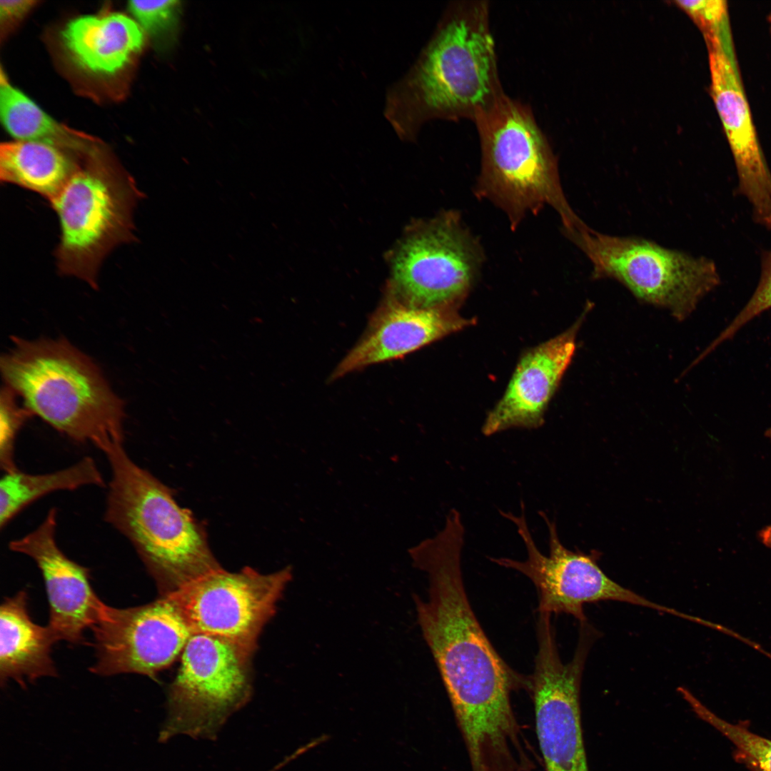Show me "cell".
<instances>
[{
	"mask_svg": "<svg viewBox=\"0 0 771 771\" xmlns=\"http://www.w3.org/2000/svg\"><path fill=\"white\" fill-rule=\"evenodd\" d=\"M102 452L111 473L104 520L131 543L161 595L221 568L203 527L168 487L133 462L123 443Z\"/></svg>",
	"mask_w": 771,
	"mask_h": 771,
	"instance_id": "4",
	"label": "cell"
},
{
	"mask_svg": "<svg viewBox=\"0 0 771 771\" xmlns=\"http://www.w3.org/2000/svg\"><path fill=\"white\" fill-rule=\"evenodd\" d=\"M538 652L527 690L534 703L536 734L546 771H589L584 746L580 690L585 661L598 636L580 625L575 652L563 663L548 615L537 620Z\"/></svg>",
	"mask_w": 771,
	"mask_h": 771,
	"instance_id": "9",
	"label": "cell"
},
{
	"mask_svg": "<svg viewBox=\"0 0 771 771\" xmlns=\"http://www.w3.org/2000/svg\"><path fill=\"white\" fill-rule=\"evenodd\" d=\"M11 341L1 376L33 415L101 451L124 443V401L88 356L64 338Z\"/></svg>",
	"mask_w": 771,
	"mask_h": 771,
	"instance_id": "3",
	"label": "cell"
},
{
	"mask_svg": "<svg viewBox=\"0 0 771 771\" xmlns=\"http://www.w3.org/2000/svg\"><path fill=\"white\" fill-rule=\"evenodd\" d=\"M771 308V249L761 253V271L757 285L748 301L727 326L703 351L707 356L734 336L752 319Z\"/></svg>",
	"mask_w": 771,
	"mask_h": 771,
	"instance_id": "25",
	"label": "cell"
},
{
	"mask_svg": "<svg viewBox=\"0 0 771 771\" xmlns=\"http://www.w3.org/2000/svg\"><path fill=\"white\" fill-rule=\"evenodd\" d=\"M585 314L567 331L527 351L482 427L485 435L511 428H536L569 366Z\"/></svg>",
	"mask_w": 771,
	"mask_h": 771,
	"instance_id": "17",
	"label": "cell"
},
{
	"mask_svg": "<svg viewBox=\"0 0 771 771\" xmlns=\"http://www.w3.org/2000/svg\"><path fill=\"white\" fill-rule=\"evenodd\" d=\"M506 513L505 518L514 523L528 552L525 561L508 558H490L499 565L518 570L535 585L538 594V613H566L586 620L583 605L588 603L614 600L630 603L660 613L678 616L677 610L655 603L620 585L608 577L596 563L593 555L573 552L559 540L556 525L540 511L549 533V555L536 546L525 517Z\"/></svg>",
	"mask_w": 771,
	"mask_h": 771,
	"instance_id": "12",
	"label": "cell"
},
{
	"mask_svg": "<svg viewBox=\"0 0 771 771\" xmlns=\"http://www.w3.org/2000/svg\"><path fill=\"white\" fill-rule=\"evenodd\" d=\"M470 323L449 308L411 306L391 293L373 314L360 341L333 371L330 381L375 363L403 358Z\"/></svg>",
	"mask_w": 771,
	"mask_h": 771,
	"instance_id": "16",
	"label": "cell"
},
{
	"mask_svg": "<svg viewBox=\"0 0 771 771\" xmlns=\"http://www.w3.org/2000/svg\"><path fill=\"white\" fill-rule=\"evenodd\" d=\"M143 193L133 178L99 145L50 203L60 224L59 273L98 288L104 258L136 240L133 213Z\"/></svg>",
	"mask_w": 771,
	"mask_h": 771,
	"instance_id": "6",
	"label": "cell"
},
{
	"mask_svg": "<svg viewBox=\"0 0 771 771\" xmlns=\"http://www.w3.org/2000/svg\"><path fill=\"white\" fill-rule=\"evenodd\" d=\"M91 629L96 660L90 670L102 676L136 673L156 678L181 656L193 635L166 595L127 608L106 604Z\"/></svg>",
	"mask_w": 771,
	"mask_h": 771,
	"instance_id": "13",
	"label": "cell"
},
{
	"mask_svg": "<svg viewBox=\"0 0 771 771\" xmlns=\"http://www.w3.org/2000/svg\"><path fill=\"white\" fill-rule=\"evenodd\" d=\"M768 19H769V22H770V30H771V13L770 14V15L768 16Z\"/></svg>",
	"mask_w": 771,
	"mask_h": 771,
	"instance_id": "31",
	"label": "cell"
},
{
	"mask_svg": "<svg viewBox=\"0 0 771 771\" xmlns=\"http://www.w3.org/2000/svg\"><path fill=\"white\" fill-rule=\"evenodd\" d=\"M37 1L30 0L0 1V19L1 29L7 30L19 21L34 7Z\"/></svg>",
	"mask_w": 771,
	"mask_h": 771,
	"instance_id": "28",
	"label": "cell"
},
{
	"mask_svg": "<svg viewBox=\"0 0 771 771\" xmlns=\"http://www.w3.org/2000/svg\"><path fill=\"white\" fill-rule=\"evenodd\" d=\"M253 651L226 639L194 633L168 691V717L160 740L186 734L213 739L251 695Z\"/></svg>",
	"mask_w": 771,
	"mask_h": 771,
	"instance_id": "8",
	"label": "cell"
},
{
	"mask_svg": "<svg viewBox=\"0 0 771 771\" xmlns=\"http://www.w3.org/2000/svg\"><path fill=\"white\" fill-rule=\"evenodd\" d=\"M57 510L51 508L33 531L10 541L11 551L31 558L40 570L49 604V627L57 641L79 643L105 603L90 583L89 570L69 558L56 540Z\"/></svg>",
	"mask_w": 771,
	"mask_h": 771,
	"instance_id": "15",
	"label": "cell"
},
{
	"mask_svg": "<svg viewBox=\"0 0 771 771\" xmlns=\"http://www.w3.org/2000/svg\"><path fill=\"white\" fill-rule=\"evenodd\" d=\"M702 29L707 41L728 31L727 2L722 0L678 1Z\"/></svg>",
	"mask_w": 771,
	"mask_h": 771,
	"instance_id": "27",
	"label": "cell"
},
{
	"mask_svg": "<svg viewBox=\"0 0 771 771\" xmlns=\"http://www.w3.org/2000/svg\"><path fill=\"white\" fill-rule=\"evenodd\" d=\"M0 116L6 130L18 141L43 142L79 155L88 154L99 144L94 138L54 120L23 92L13 86L2 71Z\"/></svg>",
	"mask_w": 771,
	"mask_h": 771,
	"instance_id": "21",
	"label": "cell"
},
{
	"mask_svg": "<svg viewBox=\"0 0 771 771\" xmlns=\"http://www.w3.org/2000/svg\"><path fill=\"white\" fill-rule=\"evenodd\" d=\"M488 1L450 2L415 61L388 89L384 115L398 136L414 140L431 120H473L505 93Z\"/></svg>",
	"mask_w": 771,
	"mask_h": 771,
	"instance_id": "2",
	"label": "cell"
},
{
	"mask_svg": "<svg viewBox=\"0 0 771 771\" xmlns=\"http://www.w3.org/2000/svg\"><path fill=\"white\" fill-rule=\"evenodd\" d=\"M710 91L734 159L737 193L756 223L771 231V172L752 121L730 34L708 42Z\"/></svg>",
	"mask_w": 771,
	"mask_h": 771,
	"instance_id": "14",
	"label": "cell"
},
{
	"mask_svg": "<svg viewBox=\"0 0 771 771\" xmlns=\"http://www.w3.org/2000/svg\"><path fill=\"white\" fill-rule=\"evenodd\" d=\"M18 395L4 385L0 395V465L4 473L18 469L14 460V446L19 430L33 415L24 405L20 406Z\"/></svg>",
	"mask_w": 771,
	"mask_h": 771,
	"instance_id": "26",
	"label": "cell"
},
{
	"mask_svg": "<svg viewBox=\"0 0 771 771\" xmlns=\"http://www.w3.org/2000/svg\"><path fill=\"white\" fill-rule=\"evenodd\" d=\"M682 697L695 713L716 728L735 745L737 753L756 771H771V740L752 732L745 727L730 723L717 716L689 690Z\"/></svg>",
	"mask_w": 771,
	"mask_h": 771,
	"instance_id": "23",
	"label": "cell"
},
{
	"mask_svg": "<svg viewBox=\"0 0 771 771\" xmlns=\"http://www.w3.org/2000/svg\"><path fill=\"white\" fill-rule=\"evenodd\" d=\"M758 537L763 545L771 549V525L762 528L758 533Z\"/></svg>",
	"mask_w": 771,
	"mask_h": 771,
	"instance_id": "29",
	"label": "cell"
},
{
	"mask_svg": "<svg viewBox=\"0 0 771 771\" xmlns=\"http://www.w3.org/2000/svg\"><path fill=\"white\" fill-rule=\"evenodd\" d=\"M292 578L290 566L261 574L246 567H221L165 594L194 633L220 637L252 651L265 624Z\"/></svg>",
	"mask_w": 771,
	"mask_h": 771,
	"instance_id": "10",
	"label": "cell"
},
{
	"mask_svg": "<svg viewBox=\"0 0 771 771\" xmlns=\"http://www.w3.org/2000/svg\"><path fill=\"white\" fill-rule=\"evenodd\" d=\"M765 435L771 441V428L765 430Z\"/></svg>",
	"mask_w": 771,
	"mask_h": 771,
	"instance_id": "30",
	"label": "cell"
},
{
	"mask_svg": "<svg viewBox=\"0 0 771 771\" xmlns=\"http://www.w3.org/2000/svg\"><path fill=\"white\" fill-rule=\"evenodd\" d=\"M568 238L592 266L593 279L620 283L639 301L685 320L720 283L715 263L652 241L598 232L586 224Z\"/></svg>",
	"mask_w": 771,
	"mask_h": 771,
	"instance_id": "7",
	"label": "cell"
},
{
	"mask_svg": "<svg viewBox=\"0 0 771 771\" xmlns=\"http://www.w3.org/2000/svg\"><path fill=\"white\" fill-rule=\"evenodd\" d=\"M64 48L81 69L114 75L124 69L144 44L136 21L119 12L85 15L70 21L61 33Z\"/></svg>",
	"mask_w": 771,
	"mask_h": 771,
	"instance_id": "18",
	"label": "cell"
},
{
	"mask_svg": "<svg viewBox=\"0 0 771 771\" xmlns=\"http://www.w3.org/2000/svg\"><path fill=\"white\" fill-rule=\"evenodd\" d=\"M57 640L47 626L35 623L28 610V595L22 590L6 598L0 608V680L4 685L14 680L22 687L57 671L51 647Z\"/></svg>",
	"mask_w": 771,
	"mask_h": 771,
	"instance_id": "19",
	"label": "cell"
},
{
	"mask_svg": "<svg viewBox=\"0 0 771 771\" xmlns=\"http://www.w3.org/2000/svg\"><path fill=\"white\" fill-rule=\"evenodd\" d=\"M464 533L448 528L411 551L428 578L427 598L415 595L417 620L450 699L472 771H516L530 749L510 702L528 677L500 657L467 597L460 567Z\"/></svg>",
	"mask_w": 771,
	"mask_h": 771,
	"instance_id": "1",
	"label": "cell"
},
{
	"mask_svg": "<svg viewBox=\"0 0 771 771\" xmlns=\"http://www.w3.org/2000/svg\"><path fill=\"white\" fill-rule=\"evenodd\" d=\"M480 247L456 213L423 223L399 247L393 293L418 308H449L470 288L481 263Z\"/></svg>",
	"mask_w": 771,
	"mask_h": 771,
	"instance_id": "11",
	"label": "cell"
},
{
	"mask_svg": "<svg viewBox=\"0 0 771 771\" xmlns=\"http://www.w3.org/2000/svg\"><path fill=\"white\" fill-rule=\"evenodd\" d=\"M473 121L481 151L478 193L500 207L513 228L545 205L567 236L585 224L567 201L555 156L528 105L505 94Z\"/></svg>",
	"mask_w": 771,
	"mask_h": 771,
	"instance_id": "5",
	"label": "cell"
},
{
	"mask_svg": "<svg viewBox=\"0 0 771 771\" xmlns=\"http://www.w3.org/2000/svg\"><path fill=\"white\" fill-rule=\"evenodd\" d=\"M85 156L39 141L0 146V178L39 194L51 203L79 169Z\"/></svg>",
	"mask_w": 771,
	"mask_h": 771,
	"instance_id": "20",
	"label": "cell"
},
{
	"mask_svg": "<svg viewBox=\"0 0 771 771\" xmlns=\"http://www.w3.org/2000/svg\"><path fill=\"white\" fill-rule=\"evenodd\" d=\"M86 485H105L97 465L89 456L49 473L30 474L19 469L4 473L0 481V527L6 526L20 511L45 495Z\"/></svg>",
	"mask_w": 771,
	"mask_h": 771,
	"instance_id": "22",
	"label": "cell"
},
{
	"mask_svg": "<svg viewBox=\"0 0 771 771\" xmlns=\"http://www.w3.org/2000/svg\"><path fill=\"white\" fill-rule=\"evenodd\" d=\"M128 8L159 47L167 48L175 41L181 14V1H130Z\"/></svg>",
	"mask_w": 771,
	"mask_h": 771,
	"instance_id": "24",
	"label": "cell"
}]
</instances>
